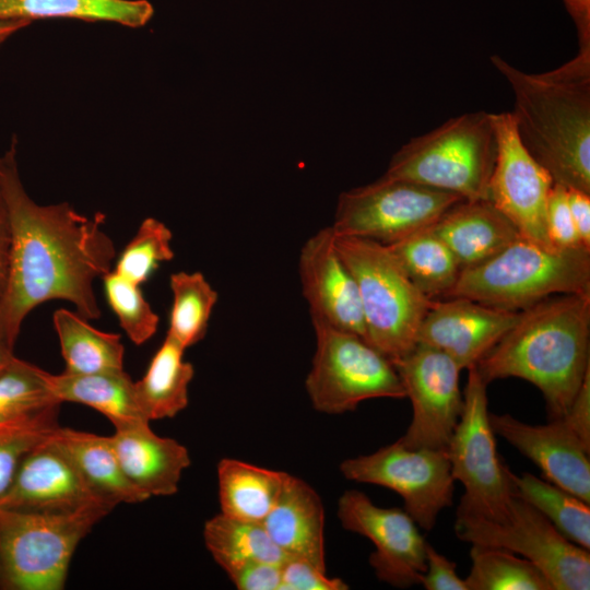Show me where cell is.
<instances>
[{
  "mask_svg": "<svg viewBox=\"0 0 590 590\" xmlns=\"http://www.w3.org/2000/svg\"><path fill=\"white\" fill-rule=\"evenodd\" d=\"M563 417L577 435L590 446V370L586 374L581 387Z\"/></svg>",
  "mask_w": 590,
  "mask_h": 590,
  "instance_id": "cell-42",
  "label": "cell"
},
{
  "mask_svg": "<svg viewBox=\"0 0 590 590\" xmlns=\"http://www.w3.org/2000/svg\"><path fill=\"white\" fill-rule=\"evenodd\" d=\"M203 538L206 548L224 570L252 560L281 565L287 557L274 544L261 522L222 512L205 522Z\"/></svg>",
  "mask_w": 590,
  "mask_h": 590,
  "instance_id": "cell-31",
  "label": "cell"
},
{
  "mask_svg": "<svg viewBox=\"0 0 590 590\" xmlns=\"http://www.w3.org/2000/svg\"><path fill=\"white\" fill-rule=\"evenodd\" d=\"M475 368L487 385L509 377L531 382L550 418L563 417L590 370V295H553L521 310Z\"/></svg>",
  "mask_w": 590,
  "mask_h": 590,
  "instance_id": "cell-3",
  "label": "cell"
},
{
  "mask_svg": "<svg viewBox=\"0 0 590 590\" xmlns=\"http://www.w3.org/2000/svg\"><path fill=\"white\" fill-rule=\"evenodd\" d=\"M514 94L510 113L528 153L555 184L590 193V50L542 73L491 57Z\"/></svg>",
  "mask_w": 590,
  "mask_h": 590,
  "instance_id": "cell-2",
  "label": "cell"
},
{
  "mask_svg": "<svg viewBox=\"0 0 590 590\" xmlns=\"http://www.w3.org/2000/svg\"><path fill=\"white\" fill-rule=\"evenodd\" d=\"M16 138L0 155V177L11 222L7 284L0 297V335L15 346L26 316L47 300L74 305L87 320L102 315L94 283L111 271L116 249L105 215L88 216L68 202L43 205L19 173Z\"/></svg>",
  "mask_w": 590,
  "mask_h": 590,
  "instance_id": "cell-1",
  "label": "cell"
},
{
  "mask_svg": "<svg viewBox=\"0 0 590 590\" xmlns=\"http://www.w3.org/2000/svg\"><path fill=\"white\" fill-rule=\"evenodd\" d=\"M16 356L14 355V346L9 344L0 335V371L4 369Z\"/></svg>",
  "mask_w": 590,
  "mask_h": 590,
  "instance_id": "cell-47",
  "label": "cell"
},
{
  "mask_svg": "<svg viewBox=\"0 0 590 590\" xmlns=\"http://www.w3.org/2000/svg\"><path fill=\"white\" fill-rule=\"evenodd\" d=\"M285 475L237 459H222L217 464L222 514L262 522L279 497Z\"/></svg>",
  "mask_w": 590,
  "mask_h": 590,
  "instance_id": "cell-27",
  "label": "cell"
},
{
  "mask_svg": "<svg viewBox=\"0 0 590 590\" xmlns=\"http://www.w3.org/2000/svg\"><path fill=\"white\" fill-rule=\"evenodd\" d=\"M463 542L505 548L536 565L554 590L590 588V554L560 534L534 507L514 493L497 519L457 515Z\"/></svg>",
  "mask_w": 590,
  "mask_h": 590,
  "instance_id": "cell-9",
  "label": "cell"
},
{
  "mask_svg": "<svg viewBox=\"0 0 590 590\" xmlns=\"http://www.w3.org/2000/svg\"><path fill=\"white\" fill-rule=\"evenodd\" d=\"M109 512L0 509V589L62 590L81 540Z\"/></svg>",
  "mask_w": 590,
  "mask_h": 590,
  "instance_id": "cell-7",
  "label": "cell"
},
{
  "mask_svg": "<svg viewBox=\"0 0 590 590\" xmlns=\"http://www.w3.org/2000/svg\"><path fill=\"white\" fill-rule=\"evenodd\" d=\"M49 374L15 357L0 371V424L34 420L59 411L49 387Z\"/></svg>",
  "mask_w": 590,
  "mask_h": 590,
  "instance_id": "cell-32",
  "label": "cell"
},
{
  "mask_svg": "<svg viewBox=\"0 0 590 590\" xmlns=\"http://www.w3.org/2000/svg\"><path fill=\"white\" fill-rule=\"evenodd\" d=\"M558 294L590 295V249H550L523 237L460 271L449 297L520 311Z\"/></svg>",
  "mask_w": 590,
  "mask_h": 590,
  "instance_id": "cell-4",
  "label": "cell"
},
{
  "mask_svg": "<svg viewBox=\"0 0 590 590\" xmlns=\"http://www.w3.org/2000/svg\"><path fill=\"white\" fill-rule=\"evenodd\" d=\"M149 423L117 426L110 439L123 473L140 492L148 498L169 496L191 459L185 446L156 435Z\"/></svg>",
  "mask_w": 590,
  "mask_h": 590,
  "instance_id": "cell-20",
  "label": "cell"
},
{
  "mask_svg": "<svg viewBox=\"0 0 590 590\" xmlns=\"http://www.w3.org/2000/svg\"><path fill=\"white\" fill-rule=\"evenodd\" d=\"M76 311L59 308L52 323L66 364L64 373L93 374L123 369L125 346L117 333L90 324Z\"/></svg>",
  "mask_w": 590,
  "mask_h": 590,
  "instance_id": "cell-28",
  "label": "cell"
},
{
  "mask_svg": "<svg viewBox=\"0 0 590 590\" xmlns=\"http://www.w3.org/2000/svg\"><path fill=\"white\" fill-rule=\"evenodd\" d=\"M340 471L350 481L398 493L403 509L426 531L452 504L455 480L445 449L410 448L397 440L370 455L344 460Z\"/></svg>",
  "mask_w": 590,
  "mask_h": 590,
  "instance_id": "cell-12",
  "label": "cell"
},
{
  "mask_svg": "<svg viewBox=\"0 0 590 590\" xmlns=\"http://www.w3.org/2000/svg\"><path fill=\"white\" fill-rule=\"evenodd\" d=\"M520 311L491 307L467 297L435 300L421 322L417 343L440 350L461 370L469 369L518 321Z\"/></svg>",
  "mask_w": 590,
  "mask_h": 590,
  "instance_id": "cell-19",
  "label": "cell"
},
{
  "mask_svg": "<svg viewBox=\"0 0 590 590\" xmlns=\"http://www.w3.org/2000/svg\"><path fill=\"white\" fill-rule=\"evenodd\" d=\"M31 24L24 20L0 21V48L11 36Z\"/></svg>",
  "mask_w": 590,
  "mask_h": 590,
  "instance_id": "cell-46",
  "label": "cell"
},
{
  "mask_svg": "<svg viewBox=\"0 0 590 590\" xmlns=\"http://www.w3.org/2000/svg\"><path fill=\"white\" fill-rule=\"evenodd\" d=\"M108 305L117 316L120 327L134 344H143L156 332L160 318L143 296L140 285L114 270L104 278Z\"/></svg>",
  "mask_w": 590,
  "mask_h": 590,
  "instance_id": "cell-36",
  "label": "cell"
},
{
  "mask_svg": "<svg viewBox=\"0 0 590 590\" xmlns=\"http://www.w3.org/2000/svg\"><path fill=\"white\" fill-rule=\"evenodd\" d=\"M386 246L412 283L428 298H446L457 283L462 269L459 261L427 228Z\"/></svg>",
  "mask_w": 590,
  "mask_h": 590,
  "instance_id": "cell-29",
  "label": "cell"
},
{
  "mask_svg": "<svg viewBox=\"0 0 590 590\" xmlns=\"http://www.w3.org/2000/svg\"><path fill=\"white\" fill-rule=\"evenodd\" d=\"M261 523L287 557L326 570L324 509L307 482L286 473L279 497Z\"/></svg>",
  "mask_w": 590,
  "mask_h": 590,
  "instance_id": "cell-21",
  "label": "cell"
},
{
  "mask_svg": "<svg viewBox=\"0 0 590 590\" xmlns=\"http://www.w3.org/2000/svg\"><path fill=\"white\" fill-rule=\"evenodd\" d=\"M298 271L311 321H320L365 339L357 284L338 252L331 226L320 229L304 243Z\"/></svg>",
  "mask_w": 590,
  "mask_h": 590,
  "instance_id": "cell-17",
  "label": "cell"
},
{
  "mask_svg": "<svg viewBox=\"0 0 590 590\" xmlns=\"http://www.w3.org/2000/svg\"><path fill=\"white\" fill-rule=\"evenodd\" d=\"M311 323L316 351L305 388L315 410L341 414L365 400L405 398L391 361L364 338L320 321Z\"/></svg>",
  "mask_w": 590,
  "mask_h": 590,
  "instance_id": "cell-8",
  "label": "cell"
},
{
  "mask_svg": "<svg viewBox=\"0 0 590 590\" xmlns=\"http://www.w3.org/2000/svg\"><path fill=\"white\" fill-rule=\"evenodd\" d=\"M546 225L548 238L554 247L558 249L583 247L570 214L567 188L559 184L554 182L550 191Z\"/></svg>",
  "mask_w": 590,
  "mask_h": 590,
  "instance_id": "cell-38",
  "label": "cell"
},
{
  "mask_svg": "<svg viewBox=\"0 0 590 590\" xmlns=\"http://www.w3.org/2000/svg\"><path fill=\"white\" fill-rule=\"evenodd\" d=\"M514 493L542 514L567 540L590 550V504L555 485L524 472L510 473Z\"/></svg>",
  "mask_w": 590,
  "mask_h": 590,
  "instance_id": "cell-30",
  "label": "cell"
},
{
  "mask_svg": "<svg viewBox=\"0 0 590 590\" xmlns=\"http://www.w3.org/2000/svg\"><path fill=\"white\" fill-rule=\"evenodd\" d=\"M184 352L185 349L166 334L144 376L134 382L140 408L148 421L172 418L188 405V389L194 369L184 359Z\"/></svg>",
  "mask_w": 590,
  "mask_h": 590,
  "instance_id": "cell-25",
  "label": "cell"
},
{
  "mask_svg": "<svg viewBox=\"0 0 590 590\" xmlns=\"http://www.w3.org/2000/svg\"><path fill=\"white\" fill-rule=\"evenodd\" d=\"M239 590H280L281 565L252 560L224 570Z\"/></svg>",
  "mask_w": 590,
  "mask_h": 590,
  "instance_id": "cell-40",
  "label": "cell"
},
{
  "mask_svg": "<svg viewBox=\"0 0 590 590\" xmlns=\"http://www.w3.org/2000/svg\"><path fill=\"white\" fill-rule=\"evenodd\" d=\"M493 432L529 458L543 479L590 504V446L564 417L530 425L510 414L489 413Z\"/></svg>",
  "mask_w": 590,
  "mask_h": 590,
  "instance_id": "cell-18",
  "label": "cell"
},
{
  "mask_svg": "<svg viewBox=\"0 0 590 590\" xmlns=\"http://www.w3.org/2000/svg\"><path fill=\"white\" fill-rule=\"evenodd\" d=\"M426 569L421 585L426 590H468L464 579L457 574V565L436 551L429 543L425 551Z\"/></svg>",
  "mask_w": 590,
  "mask_h": 590,
  "instance_id": "cell-41",
  "label": "cell"
},
{
  "mask_svg": "<svg viewBox=\"0 0 590 590\" xmlns=\"http://www.w3.org/2000/svg\"><path fill=\"white\" fill-rule=\"evenodd\" d=\"M496 153L492 113H468L412 138L393 154L382 176L451 192L468 201L488 200Z\"/></svg>",
  "mask_w": 590,
  "mask_h": 590,
  "instance_id": "cell-5",
  "label": "cell"
},
{
  "mask_svg": "<svg viewBox=\"0 0 590 590\" xmlns=\"http://www.w3.org/2000/svg\"><path fill=\"white\" fill-rule=\"evenodd\" d=\"M461 200L451 192L381 176L368 185L343 191L330 226L338 237L390 245L426 229Z\"/></svg>",
  "mask_w": 590,
  "mask_h": 590,
  "instance_id": "cell-11",
  "label": "cell"
},
{
  "mask_svg": "<svg viewBox=\"0 0 590 590\" xmlns=\"http://www.w3.org/2000/svg\"><path fill=\"white\" fill-rule=\"evenodd\" d=\"M55 435L79 473L104 503L134 504L149 499L123 473L110 436L57 426Z\"/></svg>",
  "mask_w": 590,
  "mask_h": 590,
  "instance_id": "cell-23",
  "label": "cell"
},
{
  "mask_svg": "<svg viewBox=\"0 0 590 590\" xmlns=\"http://www.w3.org/2000/svg\"><path fill=\"white\" fill-rule=\"evenodd\" d=\"M578 37L579 50H590V0H564Z\"/></svg>",
  "mask_w": 590,
  "mask_h": 590,
  "instance_id": "cell-45",
  "label": "cell"
},
{
  "mask_svg": "<svg viewBox=\"0 0 590 590\" xmlns=\"http://www.w3.org/2000/svg\"><path fill=\"white\" fill-rule=\"evenodd\" d=\"M57 414L58 411L50 412L0 432V503L11 488L28 451L58 426Z\"/></svg>",
  "mask_w": 590,
  "mask_h": 590,
  "instance_id": "cell-37",
  "label": "cell"
},
{
  "mask_svg": "<svg viewBox=\"0 0 590 590\" xmlns=\"http://www.w3.org/2000/svg\"><path fill=\"white\" fill-rule=\"evenodd\" d=\"M567 200L580 243L590 249V193L567 188Z\"/></svg>",
  "mask_w": 590,
  "mask_h": 590,
  "instance_id": "cell-43",
  "label": "cell"
},
{
  "mask_svg": "<svg viewBox=\"0 0 590 590\" xmlns=\"http://www.w3.org/2000/svg\"><path fill=\"white\" fill-rule=\"evenodd\" d=\"M427 229L451 250L462 269L487 260L521 237L489 200H461Z\"/></svg>",
  "mask_w": 590,
  "mask_h": 590,
  "instance_id": "cell-22",
  "label": "cell"
},
{
  "mask_svg": "<svg viewBox=\"0 0 590 590\" xmlns=\"http://www.w3.org/2000/svg\"><path fill=\"white\" fill-rule=\"evenodd\" d=\"M337 515L345 530L374 544L369 564L379 580L398 588L421 585L427 542L403 508L379 507L364 493L350 489L339 498Z\"/></svg>",
  "mask_w": 590,
  "mask_h": 590,
  "instance_id": "cell-15",
  "label": "cell"
},
{
  "mask_svg": "<svg viewBox=\"0 0 590 590\" xmlns=\"http://www.w3.org/2000/svg\"><path fill=\"white\" fill-rule=\"evenodd\" d=\"M49 387L60 402L87 405L105 415L115 427L146 421L135 385L123 370L93 374H49Z\"/></svg>",
  "mask_w": 590,
  "mask_h": 590,
  "instance_id": "cell-24",
  "label": "cell"
},
{
  "mask_svg": "<svg viewBox=\"0 0 590 590\" xmlns=\"http://www.w3.org/2000/svg\"><path fill=\"white\" fill-rule=\"evenodd\" d=\"M11 222L4 190L0 177V297L3 294L10 261Z\"/></svg>",
  "mask_w": 590,
  "mask_h": 590,
  "instance_id": "cell-44",
  "label": "cell"
},
{
  "mask_svg": "<svg viewBox=\"0 0 590 590\" xmlns=\"http://www.w3.org/2000/svg\"><path fill=\"white\" fill-rule=\"evenodd\" d=\"M169 286L173 305L167 334L186 350L205 337L219 295L198 271L173 273Z\"/></svg>",
  "mask_w": 590,
  "mask_h": 590,
  "instance_id": "cell-34",
  "label": "cell"
},
{
  "mask_svg": "<svg viewBox=\"0 0 590 590\" xmlns=\"http://www.w3.org/2000/svg\"><path fill=\"white\" fill-rule=\"evenodd\" d=\"M23 423V422H22ZM15 424H19V423H14V424H0V432L9 426H12V425H15Z\"/></svg>",
  "mask_w": 590,
  "mask_h": 590,
  "instance_id": "cell-48",
  "label": "cell"
},
{
  "mask_svg": "<svg viewBox=\"0 0 590 590\" xmlns=\"http://www.w3.org/2000/svg\"><path fill=\"white\" fill-rule=\"evenodd\" d=\"M468 590H554L532 562L500 547L472 544Z\"/></svg>",
  "mask_w": 590,
  "mask_h": 590,
  "instance_id": "cell-33",
  "label": "cell"
},
{
  "mask_svg": "<svg viewBox=\"0 0 590 590\" xmlns=\"http://www.w3.org/2000/svg\"><path fill=\"white\" fill-rule=\"evenodd\" d=\"M153 15L148 0H0V21L74 19L138 28Z\"/></svg>",
  "mask_w": 590,
  "mask_h": 590,
  "instance_id": "cell-26",
  "label": "cell"
},
{
  "mask_svg": "<svg viewBox=\"0 0 590 590\" xmlns=\"http://www.w3.org/2000/svg\"><path fill=\"white\" fill-rule=\"evenodd\" d=\"M340 578H329L326 570L296 557H286L281 564L280 590H346Z\"/></svg>",
  "mask_w": 590,
  "mask_h": 590,
  "instance_id": "cell-39",
  "label": "cell"
},
{
  "mask_svg": "<svg viewBox=\"0 0 590 590\" xmlns=\"http://www.w3.org/2000/svg\"><path fill=\"white\" fill-rule=\"evenodd\" d=\"M55 429L23 459L0 509L54 515L105 510L114 507L101 500L87 486Z\"/></svg>",
  "mask_w": 590,
  "mask_h": 590,
  "instance_id": "cell-16",
  "label": "cell"
},
{
  "mask_svg": "<svg viewBox=\"0 0 590 590\" xmlns=\"http://www.w3.org/2000/svg\"><path fill=\"white\" fill-rule=\"evenodd\" d=\"M468 371L462 413L446 448L452 477L464 487L457 515L497 519L514 496L511 471L496 449L487 384L475 366Z\"/></svg>",
  "mask_w": 590,
  "mask_h": 590,
  "instance_id": "cell-10",
  "label": "cell"
},
{
  "mask_svg": "<svg viewBox=\"0 0 590 590\" xmlns=\"http://www.w3.org/2000/svg\"><path fill=\"white\" fill-rule=\"evenodd\" d=\"M497 153L488 200L516 226L521 237L550 249L546 209L551 175L521 144L510 113L492 114Z\"/></svg>",
  "mask_w": 590,
  "mask_h": 590,
  "instance_id": "cell-14",
  "label": "cell"
},
{
  "mask_svg": "<svg viewBox=\"0 0 590 590\" xmlns=\"http://www.w3.org/2000/svg\"><path fill=\"white\" fill-rule=\"evenodd\" d=\"M173 233L155 217L144 219L117 259L114 271L141 285L161 263L174 258Z\"/></svg>",
  "mask_w": 590,
  "mask_h": 590,
  "instance_id": "cell-35",
  "label": "cell"
},
{
  "mask_svg": "<svg viewBox=\"0 0 590 590\" xmlns=\"http://www.w3.org/2000/svg\"><path fill=\"white\" fill-rule=\"evenodd\" d=\"M391 363L413 409L398 441L410 448L446 450L463 409L460 367L446 353L422 343Z\"/></svg>",
  "mask_w": 590,
  "mask_h": 590,
  "instance_id": "cell-13",
  "label": "cell"
},
{
  "mask_svg": "<svg viewBox=\"0 0 590 590\" xmlns=\"http://www.w3.org/2000/svg\"><path fill=\"white\" fill-rule=\"evenodd\" d=\"M335 246L357 284L365 340L391 362L405 355L436 299L412 283L386 245L335 236Z\"/></svg>",
  "mask_w": 590,
  "mask_h": 590,
  "instance_id": "cell-6",
  "label": "cell"
}]
</instances>
